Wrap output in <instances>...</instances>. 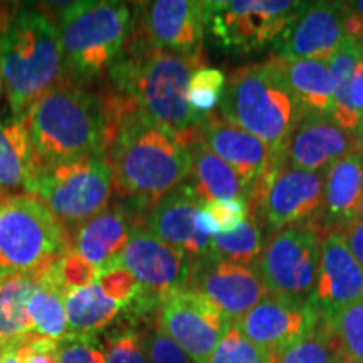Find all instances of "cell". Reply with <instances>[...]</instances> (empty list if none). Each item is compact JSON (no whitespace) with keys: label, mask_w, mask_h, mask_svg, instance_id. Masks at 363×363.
<instances>
[{"label":"cell","mask_w":363,"mask_h":363,"mask_svg":"<svg viewBox=\"0 0 363 363\" xmlns=\"http://www.w3.org/2000/svg\"><path fill=\"white\" fill-rule=\"evenodd\" d=\"M98 96L104 111L103 157L111 169L113 194L145 217L162 197L187 182L190 150L111 86Z\"/></svg>","instance_id":"obj_1"},{"label":"cell","mask_w":363,"mask_h":363,"mask_svg":"<svg viewBox=\"0 0 363 363\" xmlns=\"http://www.w3.org/2000/svg\"><path fill=\"white\" fill-rule=\"evenodd\" d=\"M203 65V54L184 56L128 40L108 78L111 88L131 99L153 125L189 148L206 120L187 101L190 78Z\"/></svg>","instance_id":"obj_2"},{"label":"cell","mask_w":363,"mask_h":363,"mask_svg":"<svg viewBox=\"0 0 363 363\" xmlns=\"http://www.w3.org/2000/svg\"><path fill=\"white\" fill-rule=\"evenodd\" d=\"M22 123L39 167L103 155L104 111L98 94L74 83L57 86L27 110Z\"/></svg>","instance_id":"obj_3"},{"label":"cell","mask_w":363,"mask_h":363,"mask_svg":"<svg viewBox=\"0 0 363 363\" xmlns=\"http://www.w3.org/2000/svg\"><path fill=\"white\" fill-rule=\"evenodd\" d=\"M2 69L6 98L17 120L49 91L69 83L57 26L45 13L21 9L2 35Z\"/></svg>","instance_id":"obj_4"},{"label":"cell","mask_w":363,"mask_h":363,"mask_svg":"<svg viewBox=\"0 0 363 363\" xmlns=\"http://www.w3.org/2000/svg\"><path fill=\"white\" fill-rule=\"evenodd\" d=\"M135 24V7L115 0L65 4L57 30L67 78L89 84L104 78L125 51Z\"/></svg>","instance_id":"obj_5"},{"label":"cell","mask_w":363,"mask_h":363,"mask_svg":"<svg viewBox=\"0 0 363 363\" xmlns=\"http://www.w3.org/2000/svg\"><path fill=\"white\" fill-rule=\"evenodd\" d=\"M219 110L227 121L259 138L276 155L283 153L299 121L296 104L272 57L230 71Z\"/></svg>","instance_id":"obj_6"},{"label":"cell","mask_w":363,"mask_h":363,"mask_svg":"<svg viewBox=\"0 0 363 363\" xmlns=\"http://www.w3.org/2000/svg\"><path fill=\"white\" fill-rule=\"evenodd\" d=\"M71 251L67 230L33 195H7L0 202V278L40 274Z\"/></svg>","instance_id":"obj_7"},{"label":"cell","mask_w":363,"mask_h":363,"mask_svg":"<svg viewBox=\"0 0 363 363\" xmlns=\"http://www.w3.org/2000/svg\"><path fill=\"white\" fill-rule=\"evenodd\" d=\"M27 194L43 202L71 238L78 227L110 207L111 169L103 155L39 167Z\"/></svg>","instance_id":"obj_8"},{"label":"cell","mask_w":363,"mask_h":363,"mask_svg":"<svg viewBox=\"0 0 363 363\" xmlns=\"http://www.w3.org/2000/svg\"><path fill=\"white\" fill-rule=\"evenodd\" d=\"M326 174L294 169L286 165L283 155L276 157L249 194L247 216L269 234L306 222L323 202Z\"/></svg>","instance_id":"obj_9"},{"label":"cell","mask_w":363,"mask_h":363,"mask_svg":"<svg viewBox=\"0 0 363 363\" xmlns=\"http://www.w3.org/2000/svg\"><path fill=\"white\" fill-rule=\"evenodd\" d=\"M206 4V30L220 49L234 54L259 51L274 43L303 6V2L293 0H217Z\"/></svg>","instance_id":"obj_10"},{"label":"cell","mask_w":363,"mask_h":363,"mask_svg":"<svg viewBox=\"0 0 363 363\" xmlns=\"http://www.w3.org/2000/svg\"><path fill=\"white\" fill-rule=\"evenodd\" d=\"M321 239L306 222L274 230L264 240L254 271L272 296L310 299L315 291Z\"/></svg>","instance_id":"obj_11"},{"label":"cell","mask_w":363,"mask_h":363,"mask_svg":"<svg viewBox=\"0 0 363 363\" xmlns=\"http://www.w3.org/2000/svg\"><path fill=\"white\" fill-rule=\"evenodd\" d=\"M116 264L138 281L140 291L131 306L135 320L160 310L163 299L184 286L189 272L187 256L153 235L145 225L135 227Z\"/></svg>","instance_id":"obj_12"},{"label":"cell","mask_w":363,"mask_h":363,"mask_svg":"<svg viewBox=\"0 0 363 363\" xmlns=\"http://www.w3.org/2000/svg\"><path fill=\"white\" fill-rule=\"evenodd\" d=\"M207 4L199 0H155L135 4L130 43L184 56L203 54Z\"/></svg>","instance_id":"obj_13"},{"label":"cell","mask_w":363,"mask_h":363,"mask_svg":"<svg viewBox=\"0 0 363 363\" xmlns=\"http://www.w3.org/2000/svg\"><path fill=\"white\" fill-rule=\"evenodd\" d=\"M182 288L207 299L230 323H238L257 303L269 296L254 267L234 264L212 254L201 259H189V272Z\"/></svg>","instance_id":"obj_14"},{"label":"cell","mask_w":363,"mask_h":363,"mask_svg":"<svg viewBox=\"0 0 363 363\" xmlns=\"http://www.w3.org/2000/svg\"><path fill=\"white\" fill-rule=\"evenodd\" d=\"M158 323L187 353L192 363H208L233 325L207 299L184 288L163 299L158 310Z\"/></svg>","instance_id":"obj_15"},{"label":"cell","mask_w":363,"mask_h":363,"mask_svg":"<svg viewBox=\"0 0 363 363\" xmlns=\"http://www.w3.org/2000/svg\"><path fill=\"white\" fill-rule=\"evenodd\" d=\"M343 40V2H303L294 21L274 40L271 56L328 61Z\"/></svg>","instance_id":"obj_16"},{"label":"cell","mask_w":363,"mask_h":363,"mask_svg":"<svg viewBox=\"0 0 363 363\" xmlns=\"http://www.w3.org/2000/svg\"><path fill=\"white\" fill-rule=\"evenodd\" d=\"M318 313L310 299L269 296L238 321L240 333L257 347L279 353L315 328Z\"/></svg>","instance_id":"obj_17"},{"label":"cell","mask_w":363,"mask_h":363,"mask_svg":"<svg viewBox=\"0 0 363 363\" xmlns=\"http://www.w3.org/2000/svg\"><path fill=\"white\" fill-rule=\"evenodd\" d=\"M363 299V269L340 233L321 239L315 291L310 303L318 316L330 320L340 310Z\"/></svg>","instance_id":"obj_18"},{"label":"cell","mask_w":363,"mask_h":363,"mask_svg":"<svg viewBox=\"0 0 363 363\" xmlns=\"http://www.w3.org/2000/svg\"><path fill=\"white\" fill-rule=\"evenodd\" d=\"M357 150V133L343 130L330 115H310L299 120L289 135L283 162L294 169L328 172L333 163Z\"/></svg>","instance_id":"obj_19"},{"label":"cell","mask_w":363,"mask_h":363,"mask_svg":"<svg viewBox=\"0 0 363 363\" xmlns=\"http://www.w3.org/2000/svg\"><path fill=\"white\" fill-rule=\"evenodd\" d=\"M136 225H145V217L116 202L71 234L72 251L99 272L110 269L116 266Z\"/></svg>","instance_id":"obj_20"},{"label":"cell","mask_w":363,"mask_h":363,"mask_svg":"<svg viewBox=\"0 0 363 363\" xmlns=\"http://www.w3.org/2000/svg\"><path fill=\"white\" fill-rule=\"evenodd\" d=\"M363 197V165L357 152L348 153L328 169L321 207L306 224L323 239L330 233H342L358 219Z\"/></svg>","instance_id":"obj_21"},{"label":"cell","mask_w":363,"mask_h":363,"mask_svg":"<svg viewBox=\"0 0 363 363\" xmlns=\"http://www.w3.org/2000/svg\"><path fill=\"white\" fill-rule=\"evenodd\" d=\"M201 133L207 147L229 163L251 190L272 160L279 157L259 138L227 121L220 113H212L203 120Z\"/></svg>","instance_id":"obj_22"},{"label":"cell","mask_w":363,"mask_h":363,"mask_svg":"<svg viewBox=\"0 0 363 363\" xmlns=\"http://www.w3.org/2000/svg\"><path fill=\"white\" fill-rule=\"evenodd\" d=\"M206 202L189 182L162 197L145 216V227L169 246L184 252L195 233V219Z\"/></svg>","instance_id":"obj_23"},{"label":"cell","mask_w":363,"mask_h":363,"mask_svg":"<svg viewBox=\"0 0 363 363\" xmlns=\"http://www.w3.org/2000/svg\"><path fill=\"white\" fill-rule=\"evenodd\" d=\"M67 328L72 335L99 337L130 311V305L113 298L98 281L66 294Z\"/></svg>","instance_id":"obj_24"},{"label":"cell","mask_w":363,"mask_h":363,"mask_svg":"<svg viewBox=\"0 0 363 363\" xmlns=\"http://www.w3.org/2000/svg\"><path fill=\"white\" fill-rule=\"evenodd\" d=\"M278 65L299 120L310 115H331V81L328 61H288L271 56Z\"/></svg>","instance_id":"obj_25"},{"label":"cell","mask_w":363,"mask_h":363,"mask_svg":"<svg viewBox=\"0 0 363 363\" xmlns=\"http://www.w3.org/2000/svg\"><path fill=\"white\" fill-rule=\"evenodd\" d=\"M189 150L192 169L187 182L203 202L230 201V199L247 201L251 189L229 163H225L207 147L202 140V133L189 145Z\"/></svg>","instance_id":"obj_26"},{"label":"cell","mask_w":363,"mask_h":363,"mask_svg":"<svg viewBox=\"0 0 363 363\" xmlns=\"http://www.w3.org/2000/svg\"><path fill=\"white\" fill-rule=\"evenodd\" d=\"M39 274H9L0 278V352L21 347L34 337L27 303L33 296Z\"/></svg>","instance_id":"obj_27"},{"label":"cell","mask_w":363,"mask_h":363,"mask_svg":"<svg viewBox=\"0 0 363 363\" xmlns=\"http://www.w3.org/2000/svg\"><path fill=\"white\" fill-rule=\"evenodd\" d=\"M34 174L35 157L22 120H0V192H27Z\"/></svg>","instance_id":"obj_28"},{"label":"cell","mask_w":363,"mask_h":363,"mask_svg":"<svg viewBox=\"0 0 363 363\" xmlns=\"http://www.w3.org/2000/svg\"><path fill=\"white\" fill-rule=\"evenodd\" d=\"M363 57V44L345 38L337 52L328 59L331 81V118L343 130L357 133L362 125V116L352 104L350 88L358 62Z\"/></svg>","instance_id":"obj_29"},{"label":"cell","mask_w":363,"mask_h":363,"mask_svg":"<svg viewBox=\"0 0 363 363\" xmlns=\"http://www.w3.org/2000/svg\"><path fill=\"white\" fill-rule=\"evenodd\" d=\"M65 293L40 272L38 284L27 303L30 321H33L34 337L62 340L69 333L66 316Z\"/></svg>","instance_id":"obj_30"},{"label":"cell","mask_w":363,"mask_h":363,"mask_svg":"<svg viewBox=\"0 0 363 363\" xmlns=\"http://www.w3.org/2000/svg\"><path fill=\"white\" fill-rule=\"evenodd\" d=\"M264 247L262 225L254 217L242 222L238 230L229 234H217L212 238L211 254L219 259L240 266H254Z\"/></svg>","instance_id":"obj_31"},{"label":"cell","mask_w":363,"mask_h":363,"mask_svg":"<svg viewBox=\"0 0 363 363\" xmlns=\"http://www.w3.org/2000/svg\"><path fill=\"white\" fill-rule=\"evenodd\" d=\"M278 363H345L328 323L318 320L306 337L279 353Z\"/></svg>","instance_id":"obj_32"},{"label":"cell","mask_w":363,"mask_h":363,"mask_svg":"<svg viewBox=\"0 0 363 363\" xmlns=\"http://www.w3.org/2000/svg\"><path fill=\"white\" fill-rule=\"evenodd\" d=\"M325 321L333 333L343 362L363 363V299L343 308Z\"/></svg>","instance_id":"obj_33"},{"label":"cell","mask_w":363,"mask_h":363,"mask_svg":"<svg viewBox=\"0 0 363 363\" xmlns=\"http://www.w3.org/2000/svg\"><path fill=\"white\" fill-rule=\"evenodd\" d=\"M106 363H148L145 335L133 321L121 320L106 330L101 338Z\"/></svg>","instance_id":"obj_34"},{"label":"cell","mask_w":363,"mask_h":363,"mask_svg":"<svg viewBox=\"0 0 363 363\" xmlns=\"http://www.w3.org/2000/svg\"><path fill=\"white\" fill-rule=\"evenodd\" d=\"M278 353L264 350L240 333L233 323L217 345L208 363H278Z\"/></svg>","instance_id":"obj_35"},{"label":"cell","mask_w":363,"mask_h":363,"mask_svg":"<svg viewBox=\"0 0 363 363\" xmlns=\"http://www.w3.org/2000/svg\"><path fill=\"white\" fill-rule=\"evenodd\" d=\"M225 74L216 67L203 66L192 74L189 83V106L199 116L207 118L220 104L225 88Z\"/></svg>","instance_id":"obj_36"},{"label":"cell","mask_w":363,"mask_h":363,"mask_svg":"<svg viewBox=\"0 0 363 363\" xmlns=\"http://www.w3.org/2000/svg\"><path fill=\"white\" fill-rule=\"evenodd\" d=\"M59 363H106L99 337L67 333L57 342Z\"/></svg>","instance_id":"obj_37"},{"label":"cell","mask_w":363,"mask_h":363,"mask_svg":"<svg viewBox=\"0 0 363 363\" xmlns=\"http://www.w3.org/2000/svg\"><path fill=\"white\" fill-rule=\"evenodd\" d=\"M145 353L148 363H192L187 353L172 340L157 320L145 335Z\"/></svg>","instance_id":"obj_38"},{"label":"cell","mask_w":363,"mask_h":363,"mask_svg":"<svg viewBox=\"0 0 363 363\" xmlns=\"http://www.w3.org/2000/svg\"><path fill=\"white\" fill-rule=\"evenodd\" d=\"M211 219L214 220L217 234H229L238 230L247 219V202L244 199L216 201L203 206Z\"/></svg>","instance_id":"obj_39"},{"label":"cell","mask_w":363,"mask_h":363,"mask_svg":"<svg viewBox=\"0 0 363 363\" xmlns=\"http://www.w3.org/2000/svg\"><path fill=\"white\" fill-rule=\"evenodd\" d=\"M19 363H59L57 342L51 338L33 337L17 347Z\"/></svg>","instance_id":"obj_40"},{"label":"cell","mask_w":363,"mask_h":363,"mask_svg":"<svg viewBox=\"0 0 363 363\" xmlns=\"http://www.w3.org/2000/svg\"><path fill=\"white\" fill-rule=\"evenodd\" d=\"M345 38L363 44V0L343 2Z\"/></svg>","instance_id":"obj_41"},{"label":"cell","mask_w":363,"mask_h":363,"mask_svg":"<svg viewBox=\"0 0 363 363\" xmlns=\"http://www.w3.org/2000/svg\"><path fill=\"white\" fill-rule=\"evenodd\" d=\"M340 234L343 235L348 249H350L353 257H355L357 262L363 269V220L355 219L352 224L345 227Z\"/></svg>","instance_id":"obj_42"},{"label":"cell","mask_w":363,"mask_h":363,"mask_svg":"<svg viewBox=\"0 0 363 363\" xmlns=\"http://www.w3.org/2000/svg\"><path fill=\"white\" fill-rule=\"evenodd\" d=\"M350 98H352L353 108H355V111L362 116V120H363V57H362V61L358 62V66L355 69V76H353L352 88H350Z\"/></svg>","instance_id":"obj_43"},{"label":"cell","mask_w":363,"mask_h":363,"mask_svg":"<svg viewBox=\"0 0 363 363\" xmlns=\"http://www.w3.org/2000/svg\"><path fill=\"white\" fill-rule=\"evenodd\" d=\"M21 4L17 2H0V35H6L9 27L21 11Z\"/></svg>","instance_id":"obj_44"},{"label":"cell","mask_w":363,"mask_h":363,"mask_svg":"<svg viewBox=\"0 0 363 363\" xmlns=\"http://www.w3.org/2000/svg\"><path fill=\"white\" fill-rule=\"evenodd\" d=\"M357 138H358V155H360L362 165H363V121L360 125V128L357 131Z\"/></svg>","instance_id":"obj_45"},{"label":"cell","mask_w":363,"mask_h":363,"mask_svg":"<svg viewBox=\"0 0 363 363\" xmlns=\"http://www.w3.org/2000/svg\"><path fill=\"white\" fill-rule=\"evenodd\" d=\"M4 88V69H2V35H0V93Z\"/></svg>","instance_id":"obj_46"},{"label":"cell","mask_w":363,"mask_h":363,"mask_svg":"<svg viewBox=\"0 0 363 363\" xmlns=\"http://www.w3.org/2000/svg\"><path fill=\"white\" fill-rule=\"evenodd\" d=\"M358 219H362V220H363V197H362L360 207H358Z\"/></svg>","instance_id":"obj_47"},{"label":"cell","mask_w":363,"mask_h":363,"mask_svg":"<svg viewBox=\"0 0 363 363\" xmlns=\"http://www.w3.org/2000/svg\"><path fill=\"white\" fill-rule=\"evenodd\" d=\"M7 197V195H4L2 192H0V202H2L4 201V199H6Z\"/></svg>","instance_id":"obj_48"}]
</instances>
